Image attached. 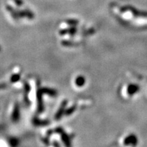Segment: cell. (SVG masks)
Wrapping results in <instances>:
<instances>
[{"label":"cell","mask_w":147,"mask_h":147,"mask_svg":"<svg viewBox=\"0 0 147 147\" xmlns=\"http://www.w3.org/2000/svg\"><path fill=\"white\" fill-rule=\"evenodd\" d=\"M84 83V79L82 77H80L78 79V85H82Z\"/></svg>","instance_id":"obj_4"},{"label":"cell","mask_w":147,"mask_h":147,"mask_svg":"<svg viewBox=\"0 0 147 147\" xmlns=\"http://www.w3.org/2000/svg\"><path fill=\"white\" fill-rule=\"evenodd\" d=\"M138 142V140L135 134H131L128 135L123 140V144L125 146H129L131 145L132 146H137Z\"/></svg>","instance_id":"obj_2"},{"label":"cell","mask_w":147,"mask_h":147,"mask_svg":"<svg viewBox=\"0 0 147 147\" xmlns=\"http://www.w3.org/2000/svg\"><path fill=\"white\" fill-rule=\"evenodd\" d=\"M121 10H126L127 12H130L132 14L134 17L137 18H144V19H147V12H144V11L138 10V9H136L135 8L132 6H124L121 7Z\"/></svg>","instance_id":"obj_1"},{"label":"cell","mask_w":147,"mask_h":147,"mask_svg":"<svg viewBox=\"0 0 147 147\" xmlns=\"http://www.w3.org/2000/svg\"><path fill=\"white\" fill-rule=\"evenodd\" d=\"M140 91V86L136 84H129L127 92L129 95H133Z\"/></svg>","instance_id":"obj_3"}]
</instances>
